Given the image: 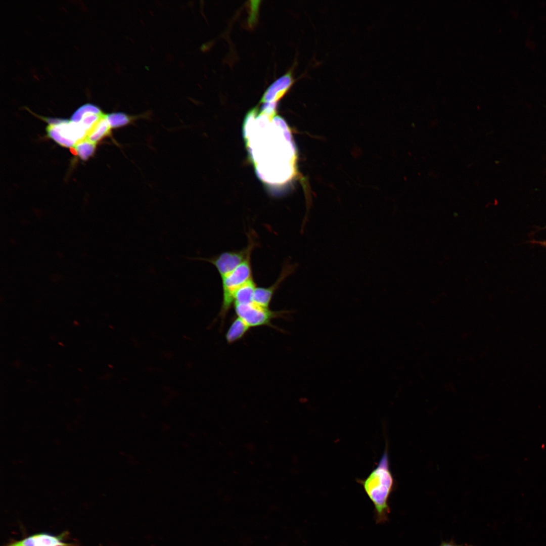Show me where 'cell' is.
<instances>
[{"label":"cell","mask_w":546,"mask_h":546,"mask_svg":"<svg viewBox=\"0 0 546 546\" xmlns=\"http://www.w3.org/2000/svg\"><path fill=\"white\" fill-rule=\"evenodd\" d=\"M357 481L362 485L377 512L384 514L388 510L387 501L394 484L387 448L377 467L366 478Z\"/></svg>","instance_id":"1"},{"label":"cell","mask_w":546,"mask_h":546,"mask_svg":"<svg viewBox=\"0 0 546 546\" xmlns=\"http://www.w3.org/2000/svg\"><path fill=\"white\" fill-rule=\"evenodd\" d=\"M253 279L251 264V256L229 274L221 278L222 302L219 315L222 323L234 302V297L237 290L248 281Z\"/></svg>","instance_id":"2"},{"label":"cell","mask_w":546,"mask_h":546,"mask_svg":"<svg viewBox=\"0 0 546 546\" xmlns=\"http://www.w3.org/2000/svg\"><path fill=\"white\" fill-rule=\"evenodd\" d=\"M248 243L246 248L235 251L222 252L217 255L209 258L194 257L191 259L205 261L213 264L217 270L221 278L234 270L243 262L256 246L257 242L254 234L250 232L247 234Z\"/></svg>","instance_id":"3"},{"label":"cell","mask_w":546,"mask_h":546,"mask_svg":"<svg viewBox=\"0 0 546 546\" xmlns=\"http://www.w3.org/2000/svg\"><path fill=\"white\" fill-rule=\"evenodd\" d=\"M237 316L242 319L250 328L261 326L275 327L271 324L272 319L283 317L287 311H272L268 307L260 306L253 302L248 304H234Z\"/></svg>","instance_id":"4"},{"label":"cell","mask_w":546,"mask_h":546,"mask_svg":"<svg viewBox=\"0 0 546 546\" xmlns=\"http://www.w3.org/2000/svg\"><path fill=\"white\" fill-rule=\"evenodd\" d=\"M48 135L56 142L65 147H73L84 140L86 131L78 122L60 120L52 122L47 128Z\"/></svg>","instance_id":"5"},{"label":"cell","mask_w":546,"mask_h":546,"mask_svg":"<svg viewBox=\"0 0 546 546\" xmlns=\"http://www.w3.org/2000/svg\"><path fill=\"white\" fill-rule=\"evenodd\" d=\"M294 270L295 266L294 265L286 263L283 267L279 278L274 284L267 288H256L253 296V302L260 306L268 308L275 291L285 279L290 275Z\"/></svg>","instance_id":"6"},{"label":"cell","mask_w":546,"mask_h":546,"mask_svg":"<svg viewBox=\"0 0 546 546\" xmlns=\"http://www.w3.org/2000/svg\"><path fill=\"white\" fill-rule=\"evenodd\" d=\"M65 534L59 536L40 533L30 535L22 540L10 542L5 546H76L62 541Z\"/></svg>","instance_id":"7"},{"label":"cell","mask_w":546,"mask_h":546,"mask_svg":"<svg viewBox=\"0 0 546 546\" xmlns=\"http://www.w3.org/2000/svg\"><path fill=\"white\" fill-rule=\"evenodd\" d=\"M294 80L291 72H289L274 81L266 89L260 102L276 103L288 91Z\"/></svg>","instance_id":"8"},{"label":"cell","mask_w":546,"mask_h":546,"mask_svg":"<svg viewBox=\"0 0 546 546\" xmlns=\"http://www.w3.org/2000/svg\"><path fill=\"white\" fill-rule=\"evenodd\" d=\"M112 128L108 115L105 114L101 119L86 132L85 139L96 144L102 139L109 135Z\"/></svg>","instance_id":"9"},{"label":"cell","mask_w":546,"mask_h":546,"mask_svg":"<svg viewBox=\"0 0 546 546\" xmlns=\"http://www.w3.org/2000/svg\"><path fill=\"white\" fill-rule=\"evenodd\" d=\"M250 327L240 317L237 316L232 323L226 334V340L232 344L243 338Z\"/></svg>","instance_id":"10"},{"label":"cell","mask_w":546,"mask_h":546,"mask_svg":"<svg viewBox=\"0 0 546 546\" xmlns=\"http://www.w3.org/2000/svg\"><path fill=\"white\" fill-rule=\"evenodd\" d=\"M256 287L253 279L244 284L236 292L234 304H248L253 302L254 294Z\"/></svg>","instance_id":"11"},{"label":"cell","mask_w":546,"mask_h":546,"mask_svg":"<svg viewBox=\"0 0 546 546\" xmlns=\"http://www.w3.org/2000/svg\"><path fill=\"white\" fill-rule=\"evenodd\" d=\"M96 145L85 139L77 143L73 148L81 158L86 159L93 153Z\"/></svg>","instance_id":"12"},{"label":"cell","mask_w":546,"mask_h":546,"mask_svg":"<svg viewBox=\"0 0 546 546\" xmlns=\"http://www.w3.org/2000/svg\"><path fill=\"white\" fill-rule=\"evenodd\" d=\"M108 118L112 128L125 125L130 121V118L123 113L108 114Z\"/></svg>","instance_id":"13"},{"label":"cell","mask_w":546,"mask_h":546,"mask_svg":"<svg viewBox=\"0 0 546 546\" xmlns=\"http://www.w3.org/2000/svg\"><path fill=\"white\" fill-rule=\"evenodd\" d=\"M532 242L533 243H534V244H537L540 245L541 246L546 247V241H533Z\"/></svg>","instance_id":"14"},{"label":"cell","mask_w":546,"mask_h":546,"mask_svg":"<svg viewBox=\"0 0 546 546\" xmlns=\"http://www.w3.org/2000/svg\"><path fill=\"white\" fill-rule=\"evenodd\" d=\"M442 546H454V545H451V544H444L443 545H442Z\"/></svg>","instance_id":"15"}]
</instances>
